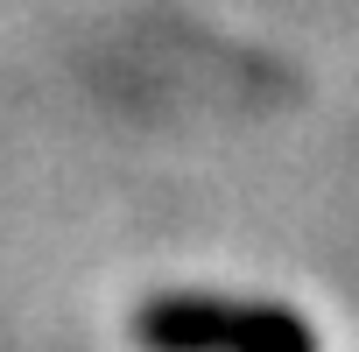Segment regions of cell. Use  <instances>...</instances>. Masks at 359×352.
<instances>
[{
	"label": "cell",
	"instance_id": "6da1fadb",
	"mask_svg": "<svg viewBox=\"0 0 359 352\" xmlns=\"http://www.w3.org/2000/svg\"><path fill=\"white\" fill-rule=\"evenodd\" d=\"M148 352H310V331L289 310L261 303H212V296H162L141 310Z\"/></svg>",
	"mask_w": 359,
	"mask_h": 352
}]
</instances>
